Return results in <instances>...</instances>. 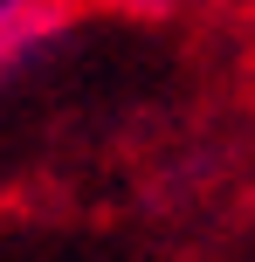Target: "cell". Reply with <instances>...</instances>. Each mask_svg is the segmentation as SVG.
Listing matches in <instances>:
<instances>
[{"mask_svg": "<svg viewBox=\"0 0 255 262\" xmlns=\"http://www.w3.org/2000/svg\"><path fill=\"white\" fill-rule=\"evenodd\" d=\"M62 28V0H0V83Z\"/></svg>", "mask_w": 255, "mask_h": 262, "instance_id": "6da1fadb", "label": "cell"}]
</instances>
